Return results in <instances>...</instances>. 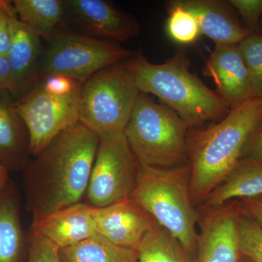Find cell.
<instances>
[{"label": "cell", "mask_w": 262, "mask_h": 262, "mask_svg": "<svg viewBox=\"0 0 262 262\" xmlns=\"http://www.w3.org/2000/svg\"><path fill=\"white\" fill-rule=\"evenodd\" d=\"M98 144V134L78 121L58 134L29 164L24 186L33 221L80 203Z\"/></svg>", "instance_id": "cell-1"}, {"label": "cell", "mask_w": 262, "mask_h": 262, "mask_svg": "<svg viewBox=\"0 0 262 262\" xmlns=\"http://www.w3.org/2000/svg\"><path fill=\"white\" fill-rule=\"evenodd\" d=\"M262 122V98H251L220 122L187 139L190 194L203 204L242 158L245 146Z\"/></svg>", "instance_id": "cell-2"}, {"label": "cell", "mask_w": 262, "mask_h": 262, "mask_svg": "<svg viewBox=\"0 0 262 262\" xmlns=\"http://www.w3.org/2000/svg\"><path fill=\"white\" fill-rule=\"evenodd\" d=\"M125 63L140 93L157 96L189 127L224 118L230 112L218 94L189 71L184 52L160 64L151 63L141 53Z\"/></svg>", "instance_id": "cell-3"}, {"label": "cell", "mask_w": 262, "mask_h": 262, "mask_svg": "<svg viewBox=\"0 0 262 262\" xmlns=\"http://www.w3.org/2000/svg\"><path fill=\"white\" fill-rule=\"evenodd\" d=\"M190 175L189 163L165 168L139 164L137 183L130 198L194 257L199 213L191 196Z\"/></svg>", "instance_id": "cell-4"}, {"label": "cell", "mask_w": 262, "mask_h": 262, "mask_svg": "<svg viewBox=\"0 0 262 262\" xmlns=\"http://www.w3.org/2000/svg\"><path fill=\"white\" fill-rule=\"evenodd\" d=\"M188 127L173 110L140 93L124 133L140 165L173 168L187 164Z\"/></svg>", "instance_id": "cell-5"}, {"label": "cell", "mask_w": 262, "mask_h": 262, "mask_svg": "<svg viewBox=\"0 0 262 262\" xmlns=\"http://www.w3.org/2000/svg\"><path fill=\"white\" fill-rule=\"evenodd\" d=\"M139 94L125 62L106 67L84 82L79 121L98 136L124 131Z\"/></svg>", "instance_id": "cell-6"}, {"label": "cell", "mask_w": 262, "mask_h": 262, "mask_svg": "<svg viewBox=\"0 0 262 262\" xmlns=\"http://www.w3.org/2000/svg\"><path fill=\"white\" fill-rule=\"evenodd\" d=\"M139 170V162L124 131L99 136L86 192L90 206L101 208L130 198L136 188Z\"/></svg>", "instance_id": "cell-7"}, {"label": "cell", "mask_w": 262, "mask_h": 262, "mask_svg": "<svg viewBox=\"0 0 262 262\" xmlns=\"http://www.w3.org/2000/svg\"><path fill=\"white\" fill-rule=\"evenodd\" d=\"M39 77L63 75L85 82L98 71L125 61L132 52L85 34L64 33L51 38Z\"/></svg>", "instance_id": "cell-8"}, {"label": "cell", "mask_w": 262, "mask_h": 262, "mask_svg": "<svg viewBox=\"0 0 262 262\" xmlns=\"http://www.w3.org/2000/svg\"><path fill=\"white\" fill-rule=\"evenodd\" d=\"M83 83L65 95L52 94L40 84L15 103L28 130L30 155L36 158L58 134L79 121Z\"/></svg>", "instance_id": "cell-9"}, {"label": "cell", "mask_w": 262, "mask_h": 262, "mask_svg": "<svg viewBox=\"0 0 262 262\" xmlns=\"http://www.w3.org/2000/svg\"><path fill=\"white\" fill-rule=\"evenodd\" d=\"M200 232L196 255L198 262H239L237 223L241 212L239 200L222 206L199 210Z\"/></svg>", "instance_id": "cell-10"}, {"label": "cell", "mask_w": 262, "mask_h": 262, "mask_svg": "<svg viewBox=\"0 0 262 262\" xmlns=\"http://www.w3.org/2000/svg\"><path fill=\"white\" fill-rule=\"evenodd\" d=\"M98 234L122 247L137 249L155 220L130 198L94 208Z\"/></svg>", "instance_id": "cell-11"}, {"label": "cell", "mask_w": 262, "mask_h": 262, "mask_svg": "<svg viewBox=\"0 0 262 262\" xmlns=\"http://www.w3.org/2000/svg\"><path fill=\"white\" fill-rule=\"evenodd\" d=\"M77 24L88 34L125 42L140 33L141 26L134 17L103 0L63 2Z\"/></svg>", "instance_id": "cell-12"}, {"label": "cell", "mask_w": 262, "mask_h": 262, "mask_svg": "<svg viewBox=\"0 0 262 262\" xmlns=\"http://www.w3.org/2000/svg\"><path fill=\"white\" fill-rule=\"evenodd\" d=\"M203 75L213 80L217 94L230 110L252 98L247 68L237 45L215 46Z\"/></svg>", "instance_id": "cell-13"}, {"label": "cell", "mask_w": 262, "mask_h": 262, "mask_svg": "<svg viewBox=\"0 0 262 262\" xmlns=\"http://www.w3.org/2000/svg\"><path fill=\"white\" fill-rule=\"evenodd\" d=\"M39 37L14 13L10 18V44L6 56L11 70L9 92L18 100L28 94L39 78Z\"/></svg>", "instance_id": "cell-14"}, {"label": "cell", "mask_w": 262, "mask_h": 262, "mask_svg": "<svg viewBox=\"0 0 262 262\" xmlns=\"http://www.w3.org/2000/svg\"><path fill=\"white\" fill-rule=\"evenodd\" d=\"M32 229L61 249L98 234L92 206L79 203L33 221Z\"/></svg>", "instance_id": "cell-15"}, {"label": "cell", "mask_w": 262, "mask_h": 262, "mask_svg": "<svg viewBox=\"0 0 262 262\" xmlns=\"http://www.w3.org/2000/svg\"><path fill=\"white\" fill-rule=\"evenodd\" d=\"M195 17L201 34L216 45H238L251 33L227 6L213 0H177Z\"/></svg>", "instance_id": "cell-16"}, {"label": "cell", "mask_w": 262, "mask_h": 262, "mask_svg": "<svg viewBox=\"0 0 262 262\" xmlns=\"http://www.w3.org/2000/svg\"><path fill=\"white\" fill-rule=\"evenodd\" d=\"M29 155V136L25 124L14 105L0 97V164L8 170L26 169Z\"/></svg>", "instance_id": "cell-17"}, {"label": "cell", "mask_w": 262, "mask_h": 262, "mask_svg": "<svg viewBox=\"0 0 262 262\" xmlns=\"http://www.w3.org/2000/svg\"><path fill=\"white\" fill-rule=\"evenodd\" d=\"M25 251L20 198L9 181L0 193V262H23Z\"/></svg>", "instance_id": "cell-18"}, {"label": "cell", "mask_w": 262, "mask_h": 262, "mask_svg": "<svg viewBox=\"0 0 262 262\" xmlns=\"http://www.w3.org/2000/svg\"><path fill=\"white\" fill-rule=\"evenodd\" d=\"M262 195V160L241 158L233 170L202 204L208 208Z\"/></svg>", "instance_id": "cell-19"}, {"label": "cell", "mask_w": 262, "mask_h": 262, "mask_svg": "<svg viewBox=\"0 0 262 262\" xmlns=\"http://www.w3.org/2000/svg\"><path fill=\"white\" fill-rule=\"evenodd\" d=\"M61 262H139L137 250L122 247L100 234L59 249Z\"/></svg>", "instance_id": "cell-20"}, {"label": "cell", "mask_w": 262, "mask_h": 262, "mask_svg": "<svg viewBox=\"0 0 262 262\" xmlns=\"http://www.w3.org/2000/svg\"><path fill=\"white\" fill-rule=\"evenodd\" d=\"M19 20L39 38L51 40L63 15L64 4L59 0H15Z\"/></svg>", "instance_id": "cell-21"}, {"label": "cell", "mask_w": 262, "mask_h": 262, "mask_svg": "<svg viewBox=\"0 0 262 262\" xmlns=\"http://www.w3.org/2000/svg\"><path fill=\"white\" fill-rule=\"evenodd\" d=\"M136 250L139 262H194L178 239L156 221Z\"/></svg>", "instance_id": "cell-22"}, {"label": "cell", "mask_w": 262, "mask_h": 262, "mask_svg": "<svg viewBox=\"0 0 262 262\" xmlns=\"http://www.w3.org/2000/svg\"><path fill=\"white\" fill-rule=\"evenodd\" d=\"M167 32L173 41L182 45L194 43L201 34L195 17L177 0L168 3Z\"/></svg>", "instance_id": "cell-23"}, {"label": "cell", "mask_w": 262, "mask_h": 262, "mask_svg": "<svg viewBox=\"0 0 262 262\" xmlns=\"http://www.w3.org/2000/svg\"><path fill=\"white\" fill-rule=\"evenodd\" d=\"M237 46L247 68L251 97L262 98V36L250 34Z\"/></svg>", "instance_id": "cell-24"}, {"label": "cell", "mask_w": 262, "mask_h": 262, "mask_svg": "<svg viewBox=\"0 0 262 262\" xmlns=\"http://www.w3.org/2000/svg\"><path fill=\"white\" fill-rule=\"evenodd\" d=\"M241 255L250 262H262V230L241 206L237 223Z\"/></svg>", "instance_id": "cell-25"}, {"label": "cell", "mask_w": 262, "mask_h": 262, "mask_svg": "<svg viewBox=\"0 0 262 262\" xmlns=\"http://www.w3.org/2000/svg\"><path fill=\"white\" fill-rule=\"evenodd\" d=\"M27 262H61L59 248L42 234L32 229L29 236Z\"/></svg>", "instance_id": "cell-26"}, {"label": "cell", "mask_w": 262, "mask_h": 262, "mask_svg": "<svg viewBox=\"0 0 262 262\" xmlns=\"http://www.w3.org/2000/svg\"><path fill=\"white\" fill-rule=\"evenodd\" d=\"M228 3L237 10L250 32L257 28L262 16V0H230Z\"/></svg>", "instance_id": "cell-27"}, {"label": "cell", "mask_w": 262, "mask_h": 262, "mask_svg": "<svg viewBox=\"0 0 262 262\" xmlns=\"http://www.w3.org/2000/svg\"><path fill=\"white\" fill-rule=\"evenodd\" d=\"M15 13L11 2L6 3L0 8V54L7 56L10 44V18Z\"/></svg>", "instance_id": "cell-28"}, {"label": "cell", "mask_w": 262, "mask_h": 262, "mask_svg": "<svg viewBox=\"0 0 262 262\" xmlns=\"http://www.w3.org/2000/svg\"><path fill=\"white\" fill-rule=\"evenodd\" d=\"M242 158L262 160V122L248 141Z\"/></svg>", "instance_id": "cell-29"}, {"label": "cell", "mask_w": 262, "mask_h": 262, "mask_svg": "<svg viewBox=\"0 0 262 262\" xmlns=\"http://www.w3.org/2000/svg\"><path fill=\"white\" fill-rule=\"evenodd\" d=\"M241 208L262 230V195L239 200Z\"/></svg>", "instance_id": "cell-30"}, {"label": "cell", "mask_w": 262, "mask_h": 262, "mask_svg": "<svg viewBox=\"0 0 262 262\" xmlns=\"http://www.w3.org/2000/svg\"><path fill=\"white\" fill-rule=\"evenodd\" d=\"M11 86V70L6 56L0 54V94L10 91Z\"/></svg>", "instance_id": "cell-31"}, {"label": "cell", "mask_w": 262, "mask_h": 262, "mask_svg": "<svg viewBox=\"0 0 262 262\" xmlns=\"http://www.w3.org/2000/svg\"><path fill=\"white\" fill-rule=\"evenodd\" d=\"M9 170L0 164V193L9 182Z\"/></svg>", "instance_id": "cell-32"}, {"label": "cell", "mask_w": 262, "mask_h": 262, "mask_svg": "<svg viewBox=\"0 0 262 262\" xmlns=\"http://www.w3.org/2000/svg\"><path fill=\"white\" fill-rule=\"evenodd\" d=\"M239 262H250L249 260H248L247 258L244 257V256H241V259H239Z\"/></svg>", "instance_id": "cell-33"}, {"label": "cell", "mask_w": 262, "mask_h": 262, "mask_svg": "<svg viewBox=\"0 0 262 262\" xmlns=\"http://www.w3.org/2000/svg\"><path fill=\"white\" fill-rule=\"evenodd\" d=\"M6 2L7 1H5V0H0V8H1L5 3H6Z\"/></svg>", "instance_id": "cell-34"}]
</instances>
